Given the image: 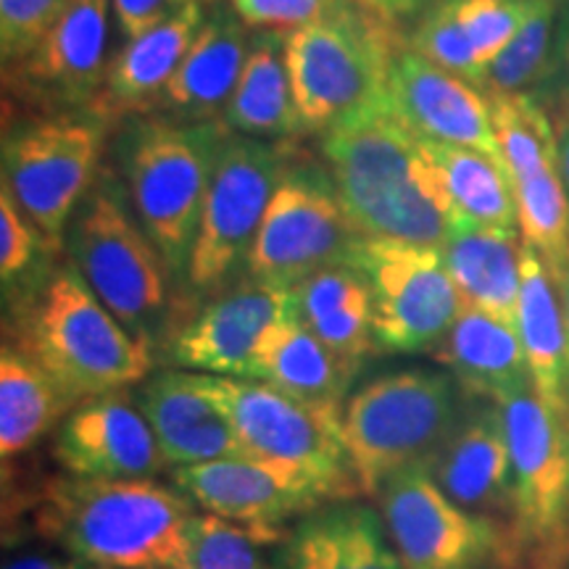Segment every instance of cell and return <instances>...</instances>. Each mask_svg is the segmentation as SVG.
Segmentation results:
<instances>
[{
    "instance_id": "6da1fadb",
    "label": "cell",
    "mask_w": 569,
    "mask_h": 569,
    "mask_svg": "<svg viewBox=\"0 0 569 569\" xmlns=\"http://www.w3.org/2000/svg\"><path fill=\"white\" fill-rule=\"evenodd\" d=\"M336 193L359 234L443 248L457 213L427 142L388 106L319 134Z\"/></svg>"
},
{
    "instance_id": "7a4b0ae2",
    "label": "cell",
    "mask_w": 569,
    "mask_h": 569,
    "mask_svg": "<svg viewBox=\"0 0 569 569\" xmlns=\"http://www.w3.org/2000/svg\"><path fill=\"white\" fill-rule=\"evenodd\" d=\"M193 501L156 478L63 475L34 503V530L71 557L106 569H169L188 546Z\"/></svg>"
},
{
    "instance_id": "3957f363",
    "label": "cell",
    "mask_w": 569,
    "mask_h": 569,
    "mask_svg": "<svg viewBox=\"0 0 569 569\" xmlns=\"http://www.w3.org/2000/svg\"><path fill=\"white\" fill-rule=\"evenodd\" d=\"M3 325V343L32 356L82 401L140 386L153 369V346L106 309L71 261H59Z\"/></svg>"
},
{
    "instance_id": "277c9868",
    "label": "cell",
    "mask_w": 569,
    "mask_h": 569,
    "mask_svg": "<svg viewBox=\"0 0 569 569\" xmlns=\"http://www.w3.org/2000/svg\"><path fill=\"white\" fill-rule=\"evenodd\" d=\"M222 122L190 124L146 113L119 140V163L132 211L174 280H184L217 153Z\"/></svg>"
},
{
    "instance_id": "5b68a950",
    "label": "cell",
    "mask_w": 569,
    "mask_h": 569,
    "mask_svg": "<svg viewBox=\"0 0 569 569\" xmlns=\"http://www.w3.org/2000/svg\"><path fill=\"white\" fill-rule=\"evenodd\" d=\"M467 396L438 369H398L348 396L343 443L356 486L377 498L382 486L411 467H430L459 422Z\"/></svg>"
},
{
    "instance_id": "8992f818",
    "label": "cell",
    "mask_w": 569,
    "mask_h": 569,
    "mask_svg": "<svg viewBox=\"0 0 569 569\" xmlns=\"http://www.w3.org/2000/svg\"><path fill=\"white\" fill-rule=\"evenodd\" d=\"M63 251L90 290L132 336L153 346L169 332V272L167 261L130 211V196L111 174L98 177L74 219Z\"/></svg>"
},
{
    "instance_id": "52a82bcc",
    "label": "cell",
    "mask_w": 569,
    "mask_h": 569,
    "mask_svg": "<svg viewBox=\"0 0 569 569\" xmlns=\"http://www.w3.org/2000/svg\"><path fill=\"white\" fill-rule=\"evenodd\" d=\"M403 34L348 6L288 34V69L303 132L325 134L359 113L388 106L393 53Z\"/></svg>"
},
{
    "instance_id": "ba28073f",
    "label": "cell",
    "mask_w": 569,
    "mask_h": 569,
    "mask_svg": "<svg viewBox=\"0 0 569 569\" xmlns=\"http://www.w3.org/2000/svg\"><path fill=\"white\" fill-rule=\"evenodd\" d=\"M106 122L92 111H56L6 127L0 184L59 253L71 219L98 182Z\"/></svg>"
},
{
    "instance_id": "9c48e42d",
    "label": "cell",
    "mask_w": 569,
    "mask_h": 569,
    "mask_svg": "<svg viewBox=\"0 0 569 569\" xmlns=\"http://www.w3.org/2000/svg\"><path fill=\"white\" fill-rule=\"evenodd\" d=\"M211 401L230 417L251 457L317 480L336 501L359 496L343 443V411L311 407L261 380L193 372Z\"/></svg>"
},
{
    "instance_id": "30bf717a",
    "label": "cell",
    "mask_w": 569,
    "mask_h": 569,
    "mask_svg": "<svg viewBox=\"0 0 569 569\" xmlns=\"http://www.w3.org/2000/svg\"><path fill=\"white\" fill-rule=\"evenodd\" d=\"M288 148L227 132L213 163L201 224L184 282L196 296H213L246 269L277 184L288 172Z\"/></svg>"
},
{
    "instance_id": "8fae6325",
    "label": "cell",
    "mask_w": 569,
    "mask_h": 569,
    "mask_svg": "<svg viewBox=\"0 0 569 569\" xmlns=\"http://www.w3.org/2000/svg\"><path fill=\"white\" fill-rule=\"evenodd\" d=\"M515 472V536L532 569L569 561V411L525 386L501 401Z\"/></svg>"
},
{
    "instance_id": "7c38bea8",
    "label": "cell",
    "mask_w": 569,
    "mask_h": 569,
    "mask_svg": "<svg viewBox=\"0 0 569 569\" xmlns=\"http://www.w3.org/2000/svg\"><path fill=\"white\" fill-rule=\"evenodd\" d=\"M377 503L403 569H515L522 561L515 530L457 507L427 467L390 478Z\"/></svg>"
},
{
    "instance_id": "4fadbf2b",
    "label": "cell",
    "mask_w": 569,
    "mask_h": 569,
    "mask_svg": "<svg viewBox=\"0 0 569 569\" xmlns=\"http://www.w3.org/2000/svg\"><path fill=\"white\" fill-rule=\"evenodd\" d=\"M348 264L372 293L377 353L432 351L465 306L438 248L361 234Z\"/></svg>"
},
{
    "instance_id": "5bb4252c",
    "label": "cell",
    "mask_w": 569,
    "mask_h": 569,
    "mask_svg": "<svg viewBox=\"0 0 569 569\" xmlns=\"http://www.w3.org/2000/svg\"><path fill=\"white\" fill-rule=\"evenodd\" d=\"M359 238L330 174L311 163H290L269 201L246 274L296 284L325 267L348 264Z\"/></svg>"
},
{
    "instance_id": "9a60e30c",
    "label": "cell",
    "mask_w": 569,
    "mask_h": 569,
    "mask_svg": "<svg viewBox=\"0 0 569 569\" xmlns=\"http://www.w3.org/2000/svg\"><path fill=\"white\" fill-rule=\"evenodd\" d=\"M293 315V284L240 277L174 325L163 340L169 365L188 372L248 380L261 340Z\"/></svg>"
},
{
    "instance_id": "2e32d148",
    "label": "cell",
    "mask_w": 569,
    "mask_h": 569,
    "mask_svg": "<svg viewBox=\"0 0 569 569\" xmlns=\"http://www.w3.org/2000/svg\"><path fill=\"white\" fill-rule=\"evenodd\" d=\"M111 0H71L24 59L6 67V92L42 113L92 111L109 74Z\"/></svg>"
},
{
    "instance_id": "e0dca14e",
    "label": "cell",
    "mask_w": 569,
    "mask_h": 569,
    "mask_svg": "<svg viewBox=\"0 0 569 569\" xmlns=\"http://www.w3.org/2000/svg\"><path fill=\"white\" fill-rule=\"evenodd\" d=\"M53 459L67 475L98 480L156 478L169 467L151 422L130 390L77 403L56 430Z\"/></svg>"
},
{
    "instance_id": "ac0fdd59",
    "label": "cell",
    "mask_w": 569,
    "mask_h": 569,
    "mask_svg": "<svg viewBox=\"0 0 569 569\" xmlns=\"http://www.w3.org/2000/svg\"><path fill=\"white\" fill-rule=\"evenodd\" d=\"M172 486L203 511L248 525H284L336 501L309 475L251 453L172 467Z\"/></svg>"
},
{
    "instance_id": "d6986e66",
    "label": "cell",
    "mask_w": 569,
    "mask_h": 569,
    "mask_svg": "<svg viewBox=\"0 0 569 569\" xmlns=\"http://www.w3.org/2000/svg\"><path fill=\"white\" fill-rule=\"evenodd\" d=\"M388 103L427 142L472 148L501 159L488 92L425 59L409 42L390 61Z\"/></svg>"
},
{
    "instance_id": "ffe728a7",
    "label": "cell",
    "mask_w": 569,
    "mask_h": 569,
    "mask_svg": "<svg viewBox=\"0 0 569 569\" xmlns=\"http://www.w3.org/2000/svg\"><path fill=\"white\" fill-rule=\"evenodd\" d=\"M427 472L457 507L515 530V472L501 403L467 396Z\"/></svg>"
},
{
    "instance_id": "44dd1931",
    "label": "cell",
    "mask_w": 569,
    "mask_h": 569,
    "mask_svg": "<svg viewBox=\"0 0 569 569\" xmlns=\"http://www.w3.org/2000/svg\"><path fill=\"white\" fill-rule=\"evenodd\" d=\"M134 398L151 422L169 467L203 465L246 453L230 417L211 401L188 369L146 377Z\"/></svg>"
},
{
    "instance_id": "7402d4cb",
    "label": "cell",
    "mask_w": 569,
    "mask_h": 569,
    "mask_svg": "<svg viewBox=\"0 0 569 569\" xmlns=\"http://www.w3.org/2000/svg\"><path fill=\"white\" fill-rule=\"evenodd\" d=\"M274 569H403L380 509L353 498L298 517L274 551Z\"/></svg>"
},
{
    "instance_id": "603a6c76",
    "label": "cell",
    "mask_w": 569,
    "mask_h": 569,
    "mask_svg": "<svg viewBox=\"0 0 569 569\" xmlns=\"http://www.w3.org/2000/svg\"><path fill=\"white\" fill-rule=\"evenodd\" d=\"M248 48L251 38L246 21L234 9H213L151 113L190 124L222 122L243 74Z\"/></svg>"
},
{
    "instance_id": "cb8c5ba5",
    "label": "cell",
    "mask_w": 569,
    "mask_h": 569,
    "mask_svg": "<svg viewBox=\"0 0 569 569\" xmlns=\"http://www.w3.org/2000/svg\"><path fill=\"white\" fill-rule=\"evenodd\" d=\"M203 21V6L193 0L148 32L124 40V46L113 53L92 113H101L103 119H117L124 113H151L153 103L182 67Z\"/></svg>"
},
{
    "instance_id": "d4e9b609",
    "label": "cell",
    "mask_w": 569,
    "mask_h": 569,
    "mask_svg": "<svg viewBox=\"0 0 569 569\" xmlns=\"http://www.w3.org/2000/svg\"><path fill=\"white\" fill-rule=\"evenodd\" d=\"M430 353L469 398L501 403L532 382L517 327L467 303Z\"/></svg>"
},
{
    "instance_id": "484cf974",
    "label": "cell",
    "mask_w": 569,
    "mask_h": 569,
    "mask_svg": "<svg viewBox=\"0 0 569 569\" xmlns=\"http://www.w3.org/2000/svg\"><path fill=\"white\" fill-rule=\"evenodd\" d=\"M293 315L353 375L377 353L372 293L351 264L325 267L296 282Z\"/></svg>"
},
{
    "instance_id": "4316f807",
    "label": "cell",
    "mask_w": 569,
    "mask_h": 569,
    "mask_svg": "<svg viewBox=\"0 0 569 569\" xmlns=\"http://www.w3.org/2000/svg\"><path fill=\"white\" fill-rule=\"evenodd\" d=\"M522 251L525 240L519 230L478 224H453L451 238L440 248L461 301L515 327L522 290Z\"/></svg>"
},
{
    "instance_id": "83f0119b",
    "label": "cell",
    "mask_w": 569,
    "mask_h": 569,
    "mask_svg": "<svg viewBox=\"0 0 569 569\" xmlns=\"http://www.w3.org/2000/svg\"><path fill=\"white\" fill-rule=\"evenodd\" d=\"M222 124L227 132L272 142L303 134L288 69V34L259 32L251 38L243 74L222 113Z\"/></svg>"
},
{
    "instance_id": "f1b7e54d",
    "label": "cell",
    "mask_w": 569,
    "mask_h": 569,
    "mask_svg": "<svg viewBox=\"0 0 569 569\" xmlns=\"http://www.w3.org/2000/svg\"><path fill=\"white\" fill-rule=\"evenodd\" d=\"M517 332L532 377V388L546 403L569 411L567 332L559 282L543 256L525 246L522 290L517 306Z\"/></svg>"
},
{
    "instance_id": "f546056e",
    "label": "cell",
    "mask_w": 569,
    "mask_h": 569,
    "mask_svg": "<svg viewBox=\"0 0 569 569\" xmlns=\"http://www.w3.org/2000/svg\"><path fill=\"white\" fill-rule=\"evenodd\" d=\"M353 372L332 356L296 315L277 322L253 356L251 377L311 407L343 411Z\"/></svg>"
},
{
    "instance_id": "4dcf8cb0",
    "label": "cell",
    "mask_w": 569,
    "mask_h": 569,
    "mask_svg": "<svg viewBox=\"0 0 569 569\" xmlns=\"http://www.w3.org/2000/svg\"><path fill=\"white\" fill-rule=\"evenodd\" d=\"M82 403L32 356L3 343L0 351V453L11 459L32 451Z\"/></svg>"
},
{
    "instance_id": "1f68e13d",
    "label": "cell",
    "mask_w": 569,
    "mask_h": 569,
    "mask_svg": "<svg viewBox=\"0 0 569 569\" xmlns=\"http://www.w3.org/2000/svg\"><path fill=\"white\" fill-rule=\"evenodd\" d=\"M427 151L443 180L457 224L519 230L515 193L501 159L443 142H427Z\"/></svg>"
},
{
    "instance_id": "d6a6232c",
    "label": "cell",
    "mask_w": 569,
    "mask_h": 569,
    "mask_svg": "<svg viewBox=\"0 0 569 569\" xmlns=\"http://www.w3.org/2000/svg\"><path fill=\"white\" fill-rule=\"evenodd\" d=\"M284 525H248L211 511L190 517L188 546L177 567L188 569H274Z\"/></svg>"
},
{
    "instance_id": "836d02e7",
    "label": "cell",
    "mask_w": 569,
    "mask_h": 569,
    "mask_svg": "<svg viewBox=\"0 0 569 569\" xmlns=\"http://www.w3.org/2000/svg\"><path fill=\"white\" fill-rule=\"evenodd\" d=\"M561 0H532L528 19L515 40L498 53L486 77V92L496 96H536L553 74Z\"/></svg>"
},
{
    "instance_id": "e575fe53",
    "label": "cell",
    "mask_w": 569,
    "mask_h": 569,
    "mask_svg": "<svg viewBox=\"0 0 569 569\" xmlns=\"http://www.w3.org/2000/svg\"><path fill=\"white\" fill-rule=\"evenodd\" d=\"M59 251L21 213L9 190L0 184V282L6 317L21 309L48 280Z\"/></svg>"
},
{
    "instance_id": "d590c367",
    "label": "cell",
    "mask_w": 569,
    "mask_h": 569,
    "mask_svg": "<svg viewBox=\"0 0 569 569\" xmlns=\"http://www.w3.org/2000/svg\"><path fill=\"white\" fill-rule=\"evenodd\" d=\"M407 42L417 53H422L425 59L438 63V67L465 77V80L478 84V88H486L488 69L480 61L472 42H469L467 32L461 30L457 11H453V0L427 13L425 19H419L409 30Z\"/></svg>"
},
{
    "instance_id": "8d00e7d4",
    "label": "cell",
    "mask_w": 569,
    "mask_h": 569,
    "mask_svg": "<svg viewBox=\"0 0 569 569\" xmlns=\"http://www.w3.org/2000/svg\"><path fill=\"white\" fill-rule=\"evenodd\" d=\"M532 0H453L461 30L490 69L528 19Z\"/></svg>"
},
{
    "instance_id": "74e56055",
    "label": "cell",
    "mask_w": 569,
    "mask_h": 569,
    "mask_svg": "<svg viewBox=\"0 0 569 569\" xmlns=\"http://www.w3.org/2000/svg\"><path fill=\"white\" fill-rule=\"evenodd\" d=\"M71 0H0V53L17 63L46 38Z\"/></svg>"
},
{
    "instance_id": "f35d334b",
    "label": "cell",
    "mask_w": 569,
    "mask_h": 569,
    "mask_svg": "<svg viewBox=\"0 0 569 569\" xmlns=\"http://www.w3.org/2000/svg\"><path fill=\"white\" fill-rule=\"evenodd\" d=\"M348 0H232L248 30L290 34L348 9Z\"/></svg>"
},
{
    "instance_id": "ab89813d",
    "label": "cell",
    "mask_w": 569,
    "mask_h": 569,
    "mask_svg": "<svg viewBox=\"0 0 569 569\" xmlns=\"http://www.w3.org/2000/svg\"><path fill=\"white\" fill-rule=\"evenodd\" d=\"M193 0H111V13L122 40H132L161 24L163 19L174 17Z\"/></svg>"
},
{
    "instance_id": "60d3db41",
    "label": "cell",
    "mask_w": 569,
    "mask_h": 569,
    "mask_svg": "<svg viewBox=\"0 0 569 569\" xmlns=\"http://www.w3.org/2000/svg\"><path fill=\"white\" fill-rule=\"evenodd\" d=\"M451 0H382V17L390 27L401 32V27H415L419 19L432 13Z\"/></svg>"
},
{
    "instance_id": "b9f144b4",
    "label": "cell",
    "mask_w": 569,
    "mask_h": 569,
    "mask_svg": "<svg viewBox=\"0 0 569 569\" xmlns=\"http://www.w3.org/2000/svg\"><path fill=\"white\" fill-rule=\"evenodd\" d=\"M71 561H63L53 553L42 551H27V553H13L11 559H6L3 569H69Z\"/></svg>"
},
{
    "instance_id": "7bdbcfd3",
    "label": "cell",
    "mask_w": 569,
    "mask_h": 569,
    "mask_svg": "<svg viewBox=\"0 0 569 569\" xmlns=\"http://www.w3.org/2000/svg\"><path fill=\"white\" fill-rule=\"evenodd\" d=\"M557 148H559V172H561V180H565L567 193H569V106H567L565 117L559 119Z\"/></svg>"
},
{
    "instance_id": "ee69618b",
    "label": "cell",
    "mask_w": 569,
    "mask_h": 569,
    "mask_svg": "<svg viewBox=\"0 0 569 569\" xmlns=\"http://www.w3.org/2000/svg\"><path fill=\"white\" fill-rule=\"evenodd\" d=\"M559 296H561V311H565V332H567V372H569V259L565 269H561L559 277Z\"/></svg>"
},
{
    "instance_id": "f6af8a7d",
    "label": "cell",
    "mask_w": 569,
    "mask_h": 569,
    "mask_svg": "<svg viewBox=\"0 0 569 569\" xmlns=\"http://www.w3.org/2000/svg\"><path fill=\"white\" fill-rule=\"evenodd\" d=\"M348 3H351L353 9H359L361 13H367V17L386 21V17H382V0H348ZM386 24H388V21H386Z\"/></svg>"
},
{
    "instance_id": "bcb514c9",
    "label": "cell",
    "mask_w": 569,
    "mask_h": 569,
    "mask_svg": "<svg viewBox=\"0 0 569 569\" xmlns=\"http://www.w3.org/2000/svg\"><path fill=\"white\" fill-rule=\"evenodd\" d=\"M561 40H565V61H567V71H569V13H567L565 24H561Z\"/></svg>"
},
{
    "instance_id": "7dc6e473",
    "label": "cell",
    "mask_w": 569,
    "mask_h": 569,
    "mask_svg": "<svg viewBox=\"0 0 569 569\" xmlns=\"http://www.w3.org/2000/svg\"><path fill=\"white\" fill-rule=\"evenodd\" d=\"M169 569H188V567H169Z\"/></svg>"
},
{
    "instance_id": "c3c4849f",
    "label": "cell",
    "mask_w": 569,
    "mask_h": 569,
    "mask_svg": "<svg viewBox=\"0 0 569 569\" xmlns=\"http://www.w3.org/2000/svg\"><path fill=\"white\" fill-rule=\"evenodd\" d=\"M198 3H209V0H198Z\"/></svg>"
}]
</instances>
